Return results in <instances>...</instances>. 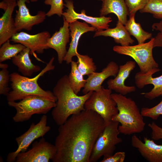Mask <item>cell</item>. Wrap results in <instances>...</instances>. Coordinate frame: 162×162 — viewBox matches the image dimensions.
I'll list each match as a JSON object with an SVG mask.
<instances>
[{"label":"cell","mask_w":162,"mask_h":162,"mask_svg":"<svg viewBox=\"0 0 162 162\" xmlns=\"http://www.w3.org/2000/svg\"><path fill=\"white\" fill-rule=\"evenodd\" d=\"M106 125L96 112L85 110L59 126L53 162H89L93 146Z\"/></svg>","instance_id":"6da1fadb"},{"label":"cell","mask_w":162,"mask_h":162,"mask_svg":"<svg viewBox=\"0 0 162 162\" xmlns=\"http://www.w3.org/2000/svg\"><path fill=\"white\" fill-rule=\"evenodd\" d=\"M93 92H90L82 96L78 95L70 86L68 76L65 75L60 78L52 92L57 100L56 105L51 113L56 124L59 126L71 115L85 110V103Z\"/></svg>","instance_id":"7a4b0ae2"},{"label":"cell","mask_w":162,"mask_h":162,"mask_svg":"<svg viewBox=\"0 0 162 162\" xmlns=\"http://www.w3.org/2000/svg\"><path fill=\"white\" fill-rule=\"evenodd\" d=\"M111 96L118 110L112 121L120 123L118 127L120 133L130 135L143 131L146 123L135 102L130 98L118 93H112Z\"/></svg>","instance_id":"3957f363"},{"label":"cell","mask_w":162,"mask_h":162,"mask_svg":"<svg viewBox=\"0 0 162 162\" xmlns=\"http://www.w3.org/2000/svg\"><path fill=\"white\" fill-rule=\"evenodd\" d=\"M54 57H52L45 68L35 77L32 78L21 75L16 72L10 74L11 91L8 94L7 99L8 101L20 100L30 95H36L46 97L56 101L57 98L52 92L45 91L41 88L38 83V80L47 72L53 70Z\"/></svg>","instance_id":"277c9868"},{"label":"cell","mask_w":162,"mask_h":162,"mask_svg":"<svg viewBox=\"0 0 162 162\" xmlns=\"http://www.w3.org/2000/svg\"><path fill=\"white\" fill-rule=\"evenodd\" d=\"M56 101L36 95L27 96L18 102L8 101V105L14 107L16 113L13 117L15 122L28 120L34 114H45L55 107Z\"/></svg>","instance_id":"5b68a950"},{"label":"cell","mask_w":162,"mask_h":162,"mask_svg":"<svg viewBox=\"0 0 162 162\" xmlns=\"http://www.w3.org/2000/svg\"><path fill=\"white\" fill-rule=\"evenodd\" d=\"M154 40V38H152L148 42L134 46H115L113 50L119 54L131 57L138 65L140 71L146 73L159 67L153 56Z\"/></svg>","instance_id":"8992f818"},{"label":"cell","mask_w":162,"mask_h":162,"mask_svg":"<svg viewBox=\"0 0 162 162\" xmlns=\"http://www.w3.org/2000/svg\"><path fill=\"white\" fill-rule=\"evenodd\" d=\"M119 123L111 121L106 124L96 140L92 148L89 162H96L101 157L113 154L117 145L122 142V139L118 137Z\"/></svg>","instance_id":"52a82bcc"},{"label":"cell","mask_w":162,"mask_h":162,"mask_svg":"<svg viewBox=\"0 0 162 162\" xmlns=\"http://www.w3.org/2000/svg\"><path fill=\"white\" fill-rule=\"evenodd\" d=\"M112 90L103 86L93 91L86 101L85 110L93 111L99 115L106 125L112 121V117L118 113L116 104L111 96Z\"/></svg>","instance_id":"ba28073f"},{"label":"cell","mask_w":162,"mask_h":162,"mask_svg":"<svg viewBox=\"0 0 162 162\" xmlns=\"http://www.w3.org/2000/svg\"><path fill=\"white\" fill-rule=\"evenodd\" d=\"M47 116L43 115L37 124L32 123L26 131L16 138L18 148L15 151L8 154L7 157V162L15 161L16 157L20 153L26 151L35 140L43 137L50 130L51 127L47 125Z\"/></svg>","instance_id":"9c48e42d"},{"label":"cell","mask_w":162,"mask_h":162,"mask_svg":"<svg viewBox=\"0 0 162 162\" xmlns=\"http://www.w3.org/2000/svg\"><path fill=\"white\" fill-rule=\"evenodd\" d=\"M56 149L55 145L46 141L42 137L34 142L28 151L20 153L16 162H49L55 157Z\"/></svg>","instance_id":"30bf717a"},{"label":"cell","mask_w":162,"mask_h":162,"mask_svg":"<svg viewBox=\"0 0 162 162\" xmlns=\"http://www.w3.org/2000/svg\"><path fill=\"white\" fill-rule=\"evenodd\" d=\"M51 37L50 32L45 31L34 34H31L24 32H17L11 38L14 43L21 44L30 50V54L38 60L35 52L43 53L45 50L49 49L47 46L48 39Z\"/></svg>","instance_id":"8fae6325"},{"label":"cell","mask_w":162,"mask_h":162,"mask_svg":"<svg viewBox=\"0 0 162 162\" xmlns=\"http://www.w3.org/2000/svg\"><path fill=\"white\" fill-rule=\"evenodd\" d=\"M30 1L29 0H17L18 10L16 11L14 21L17 32L22 29L31 31L34 26L42 23L46 19V13L42 10L38 11L35 15H31L26 4L29 3Z\"/></svg>","instance_id":"7c38bea8"},{"label":"cell","mask_w":162,"mask_h":162,"mask_svg":"<svg viewBox=\"0 0 162 162\" xmlns=\"http://www.w3.org/2000/svg\"><path fill=\"white\" fill-rule=\"evenodd\" d=\"M65 6L67 9L63 12L62 16L69 23L81 20L95 28L97 30H105L109 28V24L112 21L110 17L105 16L94 17L86 15V11L81 10L80 13L76 12L74 10L72 0H64Z\"/></svg>","instance_id":"4fadbf2b"},{"label":"cell","mask_w":162,"mask_h":162,"mask_svg":"<svg viewBox=\"0 0 162 162\" xmlns=\"http://www.w3.org/2000/svg\"><path fill=\"white\" fill-rule=\"evenodd\" d=\"M17 6V0H3L0 3V8L4 11L0 18V46L17 32L14 20L12 15L15 8Z\"/></svg>","instance_id":"5bb4252c"},{"label":"cell","mask_w":162,"mask_h":162,"mask_svg":"<svg viewBox=\"0 0 162 162\" xmlns=\"http://www.w3.org/2000/svg\"><path fill=\"white\" fill-rule=\"evenodd\" d=\"M136 64L135 61H129L124 64L120 65L115 78L110 79L107 82L108 88L124 95L135 92L136 90L135 87L125 85V81L135 68Z\"/></svg>","instance_id":"9a60e30c"},{"label":"cell","mask_w":162,"mask_h":162,"mask_svg":"<svg viewBox=\"0 0 162 162\" xmlns=\"http://www.w3.org/2000/svg\"><path fill=\"white\" fill-rule=\"evenodd\" d=\"M144 142L135 135L131 138L132 146L137 149L142 156L149 162H162V145L155 143L153 140L143 138Z\"/></svg>","instance_id":"2e32d148"},{"label":"cell","mask_w":162,"mask_h":162,"mask_svg":"<svg viewBox=\"0 0 162 162\" xmlns=\"http://www.w3.org/2000/svg\"><path fill=\"white\" fill-rule=\"evenodd\" d=\"M160 70L158 68L146 73L140 71L136 74L135 81L138 88L142 89L145 86L150 84L154 86L153 88L150 92L141 93L146 98L152 100L162 94V75L156 77H152L153 74Z\"/></svg>","instance_id":"e0dca14e"},{"label":"cell","mask_w":162,"mask_h":162,"mask_svg":"<svg viewBox=\"0 0 162 162\" xmlns=\"http://www.w3.org/2000/svg\"><path fill=\"white\" fill-rule=\"evenodd\" d=\"M63 24L58 31H56L48 40L47 46L57 52L58 63L61 64L67 53L66 46L70 37L69 23L63 17Z\"/></svg>","instance_id":"ac0fdd59"},{"label":"cell","mask_w":162,"mask_h":162,"mask_svg":"<svg viewBox=\"0 0 162 162\" xmlns=\"http://www.w3.org/2000/svg\"><path fill=\"white\" fill-rule=\"evenodd\" d=\"M119 66L113 61L108 63L99 72H96L88 76L85 87L82 90L84 94L91 91L98 90L102 87L104 80L109 77H115L118 71Z\"/></svg>","instance_id":"d6986e66"},{"label":"cell","mask_w":162,"mask_h":162,"mask_svg":"<svg viewBox=\"0 0 162 162\" xmlns=\"http://www.w3.org/2000/svg\"><path fill=\"white\" fill-rule=\"evenodd\" d=\"M69 28L71 40L69 49L64 59V61L67 64L71 63L74 56H76L78 53L77 47L82 35L88 32L97 30L95 28L92 26H89L86 22H81L77 20L69 23Z\"/></svg>","instance_id":"ffe728a7"},{"label":"cell","mask_w":162,"mask_h":162,"mask_svg":"<svg viewBox=\"0 0 162 162\" xmlns=\"http://www.w3.org/2000/svg\"><path fill=\"white\" fill-rule=\"evenodd\" d=\"M102 4L100 10V16H105L113 13L118 18V21L125 25L129 13L124 0H101Z\"/></svg>","instance_id":"44dd1931"},{"label":"cell","mask_w":162,"mask_h":162,"mask_svg":"<svg viewBox=\"0 0 162 162\" xmlns=\"http://www.w3.org/2000/svg\"><path fill=\"white\" fill-rule=\"evenodd\" d=\"M101 36L112 37L115 42L120 44L122 46H129L135 41L131 38L124 25L118 21L114 28L97 30L94 37Z\"/></svg>","instance_id":"7402d4cb"},{"label":"cell","mask_w":162,"mask_h":162,"mask_svg":"<svg viewBox=\"0 0 162 162\" xmlns=\"http://www.w3.org/2000/svg\"><path fill=\"white\" fill-rule=\"evenodd\" d=\"M30 54V49L26 47L12 58V63L17 67L19 71L23 76L28 77L41 69L39 66L34 65L32 62Z\"/></svg>","instance_id":"603a6c76"},{"label":"cell","mask_w":162,"mask_h":162,"mask_svg":"<svg viewBox=\"0 0 162 162\" xmlns=\"http://www.w3.org/2000/svg\"><path fill=\"white\" fill-rule=\"evenodd\" d=\"M135 14L132 13L129 15V19L124 26L129 34L135 38L138 44H141L144 43L147 40L151 39L152 34L145 31L140 24L135 22Z\"/></svg>","instance_id":"cb8c5ba5"},{"label":"cell","mask_w":162,"mask_h":162,"mask_svg":"<svg viewBox=\"0 0 162 162\" xmlns=\"http://www.w3.org/2000/svg\"><path fill=\"white\" fill-rule=\"evenodd\" d=\"M71 63L70 72L68 76L70 86L74 92L77 94L84 88L86 82L77 68V63L72 61Z\"/></svg>","instance_id":"d4e9b609"},{"label":"cell","mask_w":162,"mask_h":162,"mask_svg":"<svg viewBox=\"0 0 162 162\" xmlns=\"http://www.w3.org/2000/svg\"><path fill=\"white\" fill-rule=\"evenodd\" d=\"M0 46V63L12 58L26 48L20 43L12 44L10 43V40L6 41Z\"/></svg>","instance_id":"484cf974"},{"label":"cell","mask_w":162,"mask_h":162,"mask_svg":"<svg viewBox=\"0 0 162 162\" xmlns=\"http://www.w3.org/2000/svg\"><path fill=\"white\" fill-rule=\"evenodd\" d=\"M77 68L83 76H89L96 72L97 67L93 59L87 55L77 53Z\"/></svg>","instance_id":"4316f807"},{"label":"cell","mask_w":162,"mask_h":162,"mask_svg":"<svg viewBox=\"0 0 162 162\" xmlns=\"http://www.w3.org/2000/svg\"><path fill=\"white\" fill-rule=\"evenodd\" d=\"M140 11L142 13H150L154 18L162 19V0H149L144 8Z\"/></svg>","instance_id":"83f0119b"},{"label":"cell","mask_w":162,"mask_h":162,"mask_svg":"<svg viewBox=\"0 0 162 162\" xmlns=\"http://www.w3.org/2000/svg\"><path fill=\"white\" fill-rule=\"evenodd\" d=\"M44 3L50 6V9L46 13V16L50 17L54 14L59 17L62 16L64 6L63 0H45Z\"/></svg>","instance_id":"f1b7e54d"},{"label":"cell","mask_w":162,"mask_h":162,"mask_svg":"<svg viewBox=\"0 0 162 162\" xmlns=\"http://www.w3.org/2000/svg\"><path fill=\"white\" fill-rule=\"evenodd\" d=\"M161 101L157 105L151 107H142L140 111L143 117L149 118L153 120H157L162 115V94Z\"/></svg>","instance_id":"f546056e"},{"label":"cell","mask_w":162,"mask_h":162,"mask_svg":"<svg viewBox=\"0 0 162 162\" xmlns=\"http://www.w3.org/2000/svg\"><path fill=\"white\" fill-rule=\"evenodd\" d=\"M10 74L7 69H3L0 71V94L7 96L10 92L9 82Z\"/></svg>","instance_id":"4dcf8cb0"},{"label":"cell","mask_w":162,"mask_h":162,"mask_svg":"<svg viewBox=\"0 0 162 162\" xmlns=\"http://www.w3.org/2000/svg\"><path fill=\"white\" fill-rule=\"evenodd\" d=\"M129 14H136L138 10L144 8L149 0H124Z\"/></svg>","instance_id":"1f68e13d"},{"label":"cell","mask_w":162,"mask_h":162,"mask_svg":"<svg viewBox=\"0 0 162 162\" xmlns=\"http://www.w3.org/2000/svg\"><path fill=\"white\" fill-rule=\"evenodd\" d=\"M125 158V153L123 152H119L112 155L104 157L100 162H123Z\"/></svg>","instance_id":"d6a6232c"},{"label":"cell","mask_w":162,"mask_h":162,"mask_svg":"<svg viewBox=\"0 0 162 162\" xmlns=\"http://www.w3.org/2000/svg\"><path fill=\"white\" fill-rule=\"evenodd\" d=\"M152 130V138L154 140H162V128L154 122L148 124Z\"/></svg>","instance_id":"836d02e7"},{"label":"cell","mask_w":162,"mask_h":162,"mask_svg":"<svg viewBox=\"0 0 162 162\" xmlns=\"http://www.w3.org/2000/svg\"><path fill=\"white\" fill-rule=\"evenodd\" d=\"M154 38V47H162V33L159 32Z\"/></svg>","instance_id":"e575fe53"},{"label":"cell","mask_w":162,"mask_h":162,"mask_svg":"<svg viewBox=\"0 0 162 162\" xmlns=\"http://www.w3.org/2000/svg\"><path fill=\"white\" fill-rule=\"evenodd\" d=\"M152 28L153 30L158 31L162 33V19L160 22L153 24Z\"/></svg>","instance_id":"d590c367"},{"label":"cell","mask_w":162,"mask_h":162,"mask_svg":"<svg viewBox=\"0 0 162 162\" xmlns=\"http://www.w3.org/2000/svg\"><path fill=\"white\" fill-rule=\"evenodd\" d=\"M8 67V65L5 64H2L0 63V68L2 69H7Z\"/></svg>","instance_id":"8d00e7d4"},{"label":"cell","mask_w":162,"mask_h":162,"mask_svg":"<svg viewBox=\"0 0 162 162\" xmlns=\"http://www.w3.org/2000/svg\"><path fill=\"white\" fill-rule=\"evenodd\" d=\"M32 2H36L38 1V0H29Z\"/></svg>","instance_id":"74e56055"},{"label":"cell","mask_w":162,"mask_h":162,"mask_svg":"<svg viewBox=\"0 0 162 162\" xmlns=\"http://www.w3.org/2000/svg\"></svg>","instance_id":"f35d334b"}]
</instances>
